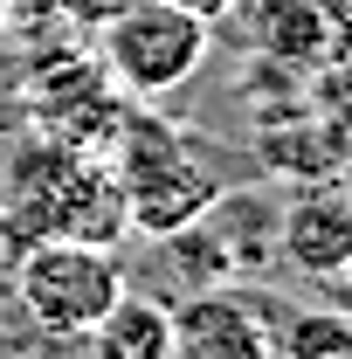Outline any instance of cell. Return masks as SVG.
Masks as SVG:
<instances>
[{
	"label": "cell",
	"instance_id": "cell-1",
	"mask_svg": "<svg viewBox=\"0 0 352 359\" xmlns=\"http://www.w3.org/2000/svg\"><path fill=\"white\" fill-rule=\"evenodd\" d=\"M215 21L187 14L173 0H125L111 21H104V69L118 76L125 97H173L201 76L208 62V35Z\"/></svg>",
	"mask_w": 352,
	"mask_h": 359
},
{
	"label": "cell",
	"instance_id": "cell-2",
	"mask_svg": "<svg viewBox=\"0 0 352 359\" xmlns=\"http://www.w3.org/2000/svg\"><path fill=\"white\" fill-rule=\"evenodd\" d=\"M21 311L42 339H83L97 318L111 311V297L125 290V269L97 242H69V235H35L28 256L14 269Z\"/></svg>",
	"mask_w": 352,
	"mask_h": 359
},
{
	"label": "cell",
	"instance_id": "cell-3",
	"mask_svg": "<svg viewBox=\"0 0 352 359\" xmlns=\"http://www.w3.org/2000/svg\"><path fill=\"white\" fill-rule=\"evenodd\" d=\"M118 194H125V228L152 235V242H173L180 228H201L208 215H215L228 187H221L166 125H145V132L125 138Z\"/></svg>",
	"mask_w": 352,
	"mask_h": 359
},
{
	"label": "cell",
	"instance_id": "cell-4",
	"mask_svg": "<svg viewBox=\"0 0 352 359\" xmlns=\"http://www.w3.org/2000/svg\"><path fill=\"white\" fill-rule=\"evenodd\" d=\"M242 35L269 69L318 76L325 62L352 55V7L346 0H235Z\"/></svg>",
	"mask_w": 352,
	"mask_h": 359
},
{
	"label": "cell",
	"instance_id": "cell-5",
	"mask_svg": "<svg viewBox=\"0 0 352 359\" xmlns=\"http://www.w3.org/2000/svg\"><path fill=\"white\" fill-rule=\"evenodd\" d=\"M269 297L208 283L173 311V359H269Z\"/></svg>",
	"mask_w": 352,
	"mask_h": 359
},
{
	"label": "cell",
	"instance_id": "cell-6",
	"mask_svg": "<svg viewBox=\"0 0 352 359\" xmlns=\"http://www.w3.org/2000/svg\"><path fill=\"white\" fill-rule=\"evenodd\" d=\"M276 256L311 276V283H339V269L352 256V194L339 180H304L283 215H276Z\"/></svg>",
	"mask_w": 352,
	"mask_h": 359
},
{
	"label": "cell",
	"instance_id": "cell-7",
	"mask_svg": "<svg viewBox=\"0 0 352 359\" xmlns=\"http://www.w3.org/2000/svg\"><path fill=\"white\" fill-rule=\"evenodd\" d=\"M352 138H339L304 97H290L283 111H256V166L269 180H339Z\"/></svg>",
	"mask_w": 352,
	"mask_h": 359
},
{
	"label": "cell",
	"instance_id": "cell-8",
	"mask_svg": "<svg viewBox=\"0 0 352 359\" xmlns=\"http://www.w3.org/2000/svg\"><path fill=\"white\" fill-rule=\"evenodd\" d=\"M90 359H173V311L159 297H138V290H118L111 311L83 332Z\"/></svg>",
	"mask_w": 352,
	"mask_h": 359
},
{
	"label": "cell",
	"instance_id": "cell-9",
	"mask_svg": "<svg viewBox=\"0 0 352 359\" xmlns=\"http://www.w3.org/2000/svg\"><path fill=\"white\" fill-rule=\"evenodd\" d=\"M269 359H352V318L346 311H290V318H276Z\"/></svg>",
	"mask_w": 352,
	"mask_h": 359
},
{
	"label": "cell",
	"instance_id": "cell-10",
	"mask_svg": "<svg viewBox=\"0 0 352 359\" xmlns=\"http://www.w3.org/2000/svg\"><path fill=\"white\" fill-rule=\"evenodd\" d=\"M304 104L332 125L339 138H352V55H339V62H325L318 76H304Z\"/></svg>",
	"mask_w": 352,
	"mask_h": 359
},
{
	"label": "cell",
	"instance_id": "cell-11",
	"mask_svg": "<svg viewBox=\"0 0 352 359\" xmlns=\"http://www.w3.org/2000/svg\"><path fill=\"white\" fill-rule=\"evenodd\" d=\"M173 7L201 14V21H228V14H235V0H173Z\"/></svg>",
	"mask_w": 352,
	"mask_h": 359
},
{
	"label": "cell",
	"instance_id": "cell-12",
	"mask_svg": "<svg viewBox=\"0 0 352 359\" xmlns=\"http://www.w3.org/2000/svg\"><path fill=\"white\" fill-rule=\"evenodd\" d=\"M339 187H346V194H352V152H346V166H339Z\"/></svg>",
	"mask_w": 352,
	"mask_h": 359
},
{
	"label": "cell",
	"instance_id": "cell-13",
	"mask_svg": "<svg viewBox=\"0 0 352 359\" xmlns=\"http://www.w3.org/2000/svg\"><path fill=\"white\" fill-rule=\"evenodd\" d=\"M339 283H346V290H352V256H346V269H339Z\"/></svg>",
	"mask_w": 352,
	"mask_h": 359
}]
</instances>
